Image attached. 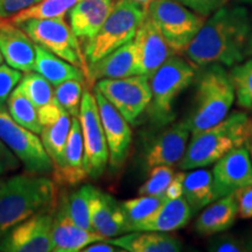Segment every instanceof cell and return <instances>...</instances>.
Instances as JSON below:
<instances>
[{"label": "cell", "mask_w": 252, "mask_h": 252, "mask_svg": "<svg viewBox=\"0 0 252 252\" xmlns=\"http://www.w3.org/2000/svg\"><path fill=\"white\" fill-rule=\"evenodd\" d=\"M55 208L45 209L13 226L0 239V251L50 252L53 251L52 228Z\"/></svg>", "instance_id": "7c38bea8"}, {"label": "cell", "mask_w": 252, "mask_h": 252, "mask_svg": "<svg viewBox=\"0 0 252 252\" xmlns=\"http://www.w3.org/2000/svg\"><path fill=\"white\" fill-rule=\"evenodd\" d=\"M252 138V122L247 113L234 111L217 124L190 135L179 167L184 171L210 166L230 151L248 144Z\"/></svg>", "instance_id": "3957f363"}, {"label": "cell", "mask_w": 252, "mask_h": 252, "mask_svg": "<svg viewBox=\"0 0 252 252\" xmlns=\"http://www.w3.org/2000/svg\"><path fill=\"white\" fill-rule=\"evenodd\" d=\"M78 119L83 135L84 166L88 176L98 179L109 163V147L96 97L89 90L84 91L82 96Z\"/></svg>", "instance_id": "8fae6325"}, {"label": "cell", "mask_w": 252, "mask_h": 252, "mask_svg": "<svg viewBox=\"0 0 252 252\" xmlns=\"http://www.w3.org/2000/svg\"><path fill=\"white\" fill-rule=\"evenodd\" d=\"M208 251L213 252H242L245 251L244 243L228 234H216L208 243Z\"/></svg>", "instance_id": "74e56055"}, {"label": "cell", "mask_w": 252, "mask_h": 252, "mask_svg": "<svg viewBox=\"0 0 252 252\" xmlns=\"http://www.w3.org/2000/svg\"><path fill=\"white\" fill-rule=\"evenodd\" d=\"M165 200V195H160V196L139 195V196L135 198L124 201V202L122 203V208L126 216V220H127L128 224H130L131 231L132 226H133L135 223L147 219L151 214H153L158 208L161 206Z\"/></svg>", "instance_id": "836d02e7"}, {"label": "cell", "mask_w": 252, "mask_h": 252, "mask_svg": "<svg viewBox=\"0 0 252 252\" xmlns=\"http://www.w3.org/2000/svg\"><path fill=\"white\" fill-rule=\"evenodd\" d=\"M2 62H4V58H2L1 52H0V64H2Z\"/></svg>", "instance_id": "681fc988"}, {"label": "cell", "mask_w": 252, "mask_h": 252, "mask_svg": "<svg viewBox=\"0 0 252 252\" xmlns=\"http://www.w3.org/2000/svg\"><path fill=\"white\" fill-rule=\"evenodd\" d=\"M94 89L109 100L130 124H137L149 109L152 99L150 78L145 75H132L123 78L97 81Z\"/></svg>", "instance_id": "30bf717a"}, {"label": "cell", "mask_w": 252, "mask_h": 252, "mask_svg": "<svg viewBox=\"0 0 252 252\" xmlns=\"http://www.w3.org/2000/svg\"><path fill=\"white\" fill-rule=\"evenodd\" d=\"M196 68L181 56L172 55L150 77L152 99L147 109L154 124L163 126L174 121V103L195 78Z\"/></svg>", "instance_id": "5b68a950"}, {"label": "cell", "mask_w": 252, "mask_h": 252, "mask_svg": "<svg viewBox=\"0 0 252 252\" xmlns=\"http://www.w3.org/2000/svg\"><path fill=\"white\" fill-rule=\"evenodd\" d=\"M241 2H247V4H252V0H238Z\"/></svg>", "instance_id": "c3c4849f"}, {"label": "cell", "mask_w": 252, "mask_h": 252, "mask_svg": "<svg viewBox=\"0 0 252 252\" xmlns=\"http://www.w3.org/2000/svg\"><path fill=\"white\" fill-rule=\"evenodd\" d=\"M137 75V52L134 41L125 43L98 61L88 63L84 72L88 87L105 78H123Z\"/></svg>", "instance_id": "7402d4cb"}, {"label": "cell", "mask_w": 252, "mask_h": 252, "mask_svg": "<svg viewBox=\"0 0 252 252\" xmlns=\"http://www.w3.org/2000/svg\"><path fill=\"white\" fill-rule=\"evenodd\" d=\"M198 69L193 108L186 119L191 135L223 121L236 99L234 86L224 65L213 63Z\"/></svg>", "instance_id": "277c9868"}, {"label": "cell", "mask_w": 252, "mask_h": 252, "mask_svg": "<svg viewBox=\"0 0 252 252\" xmlns=\"http://www.w3.org/2000/svg\"><path fill=\"white\" fill-rule=\"evenodd\" d=\"M37 115L41 124V141L52 159L55 171L62 162L63 151L70 131L71 116L56 100L37 109Z\"/></svg>", "instance_id": "e0dca14e"}, {"label": "cell", "mask_w": 252, "mask_h": 252, "mask_svg": "<svg viewBox=\"0 0 252 252\" xmlns=\"http://www.w3.org/2000/svg\"><path fill=\"white\" fill-rule=\"evenodd\" d=\"M105 242L128 252H178L182 243L178 237L161 231H134L117 238H106Z\"/></svg>", "instance_id": "d4e9b609"}, {"label": "cell", "mask_w": 252, "mask_h": 252, "mask_svg": "<svg viewBox=\"0 0 252 252\" xmlns=\"http://www.w3.org/2000/svg\"><path fill=\"white\" fill-rule=\"evenodd\" d=\"M53 251L78 252L91 243L105 241V237L93 230L78 226L69 213L68 195L61 193L58 197L53 217Z\"/></svg>", "instance_id": "5bb4252c"}, {"label": "cell", "mask_w": 252, "mask_h": 252, "mask_svg": "<svg viewBox=\"0 0 252 252\" xmlns=\"http://www.w3.org/2000/svg\"><path fill=\"white\" fill-rule=\"evenodd\" d=\"M186 178V173L179 172L174 173L168 187L165 191V196L168 200H174L184 196V180Z\"/></svg>", "instance_id": "7bdbcfd3"}, {"label": "cell", "mask_w": 252, "mask_h": 252, "mask_svg": "<svg viewBox=\"0 0 252 252\" xmlns=\"http://www.w3.org/2000/svg\"><path fill=\"white\" fill-rule=\"evenodd\" d=\"M252 23L244 6H224L204 21L186 48L185 54L195 68L219 63L234 67L247 58Z\"/></svg>", "instance_id": "6da1fadb"}, {"label": "cell", "mask_w": 252, "mask_h": 252, "mask_svg": "<svg viewBox=\"0 0 252 252\" xmlns=\"http://www.w3.org/2000/svg\"><path fill=\"white\" fill-rule=\"evenodd\" d=\"M119 0H81L69 11L70 27L82 43L89 42L98 33Z\"/></svg>", "instance_id": "44dd1931"}, {"label": "cell", "mask_w": 252, "mask_h": 252, "mask_svg": "<svg viewBox=\"0 0 252 252\" xmlns=\"http://www.w3.org/2000/svg\"><path fill=\"white\" fill-rule=\"evenodd\" d=\"M19 158L8 149V146L0 139V179L9 172H14L20 167Z\"/></svg>", "instance_id": "60d3db41"}, {"label": "cell", "mask_w": 252, "mask_h": 252, "mask_svg": "<svg viewBox=\"0 0 252 252\" xmlns=\"http://www.w3.org/2000/svg\"><path fill=\"white\" fill-rule=\"evenodd\" d=\"M190 130L186 121L175 123L152 137L145 146L143 165L146 171L156 166L179 165L187 150Z\"/></svg>", "instance_id": "4fadbf2b"}, {"label": "cell", "mask_w": 252, "mask_h": 252, "mask_svg": "<svg viewBox=\"0 0 252 252\" xmlns=\"http://www.w3.org/2000/svg\"><path fill=\"white\" fill-rule=\"evenodd\" d=\"M54 88V97L59 105L71 117H78L84 93V81L68 80Z\"/></svg>", "instance_id": "e575fe53"}, {"label": "cell", "mask_w": 252, "mask_h": 252, "mask_svg": "<svg viewBox=\"0 0 252 252\" xmlns=\"http://www.w3.org/2000/svg\"><path fill=\"white\" fill-rule=\"evenodd\" d=\"M53 174L56 184L67 186H76L87 179L83 135L78 117H71L70 131L63 151L62 162L59 168L53 172Z\"/></svg>", "instance_id": "603a6c76"}, {"label": "cell", "mask_w": 252, "mask_h": 252, "mask_svg": "<svg viewBox=\"0 0 252 252\" xmlns=\"http://www.w3.org/2000/svg\"><path fill=\"white\" fill-rule=\"evenodd\" d=\"M41 0H0V18L8 19Z\"/></svg>", "instance_id": "b9f144b4"}, {"label": "cell", "mask_w": 252, "mask_h": 252, "mask_svg": "<svg viewBox=\"0 0 252 252\" xmlns=\"http://www.w3.org/2000/svg\"><path fill=\"white\" fill-rule=\"evenodd\" d=\"M184 197L193 213L203 209L204 207L209 206L210 203L220 198L214 184L213 173L204 167H201L186 174L184 180Z\"/></svg>", "instance_id": "83f0119b"}, {"label": "cell", "mask_w": 252, "mask_h": 252, "mask_svg": "<svg viewBox=\"0 0 252 252\" xmlns=\"http://www.w3.org/2000/svg\"><path fill=\"white\" fill-rule=\"evenodd\" d=\"M98 105L99 117L109 147V163L112 168H119L124 163L130 150L132 131L130 123L123 117L111 103L98 90L94 89Z\"/></svg>", "instance_id": "9a60e30c"}, {"label": "cell", "mask_w": 252, "mask_h": 252, "mask_svg": "<svg viewBox=\"0 0 252 252\" xmlns=\"http://www.w3.org/2000/svg\"><path fill=\"white\" fill-rule=\"evenodd\" d=\"M8 112L11 117L18 124L28 128L34 133H41V124L37 115L36 106L32 103V100L26 96L20 86L14 88L7 99Z\"/></svg>", "instance_id": "f1b7e54d"}, {"label": "cell", "mask_w": 252, "mask_h": 252, "mask_svg": "<svg viewBox=\"0 0 252 252\" xmlns=\"http://www.w3.org/2000/svg\"><path fill=\"white\" fill-rule=\"evenodd\" d=\"M238 207V216L241 219L252 217V184L244 186L234 191Z\"/></svg>", "instance_id": "ab89813d"}, {"label": "cell", "mask_w": 252, "mask_h": 252, "mask_svg": "<svg viewBox=\"0 0 252 252\" xmlns=\"http://www.w3.org/2000/svg\"><path fill=\"white\" fill-rule=\"evenodd\" d=\"M239 108L252 109V58L231 67L229 71Z\"/></svg>", "instance_id": "1f68e13d"}, {"label": "cell", "mask_w": 252, "mask_h": 252, "mask_svg": "<svg viewBox=\"0 0 252 252\" xmlns=\"http://www.w3.org/2000/svg\"><path fill=\"white\" fill-rule=\"evenodd\" d=\"M23 76V71L8 64H0V109L6 108L9 94L20 83Z\"/></svg>", "instance_id": "8d00e7d4"}, {"label": "cell", "mask_w": 252, "mask_h": 252, "mask_svg": "<svg viewBox=\"0 0 252 252\" xmlns=\"http://www.w3.org/2000/svg\"><path fill=\"white\" fill-rule=\"evenodd\" d=\"M173 175H174V169L171 166L160 165L153 167L150 169L149 179L138 189V194L152 195V196L165 195Z\"/></svg>", "instance_id": "d590c367"}, {"label": "cell", "mask_w": 252, "mask_h": 252, "mask_svg": "<svg viewBox=\"0 0 252 252\" xmlns=\"http://www.w3.org/2000/svg\"><path fill=\"white\" fill-rule=\"evenodd\" d=\"M191 216L193 210L184 196L174 200L166 198L147 219L135 223L132 226V231H175L187 225Z\"/></svg>", "instance_id": "cb8c5ba5"}, {"label": "cell", "mask_w": 252, "mask_h": 252, "mask_svg": "<svg viewBox=\"0 0 252 252\" xmlns=\"http://www.w3.org/2000/svg\"><path fill=\"white\" fill-rule=\"evenodd\" d=\"M134 1L138 2V4H140L141 6H144V7L147 9V7H149V5L153 1V0H134Z\"/></svg>", "instance_id": "f6af8a7d"}, {"label": "cell", "mask_w": 252, "mask_h": 252, "mask_svg": "<svg viewBox=\"0 0 252 252\" xmlns=\"http://www.w3.org/2000/svg\"><path fill=\"white\" fill-rule=\"evenodd\" d=\"M83 252H115L117 251L115 249V245L110 244L105 241H98L94 242L88 245L82 250Z\"/></svg>", "instance_id": "ee69618b"}, {"label": "cell", "mask_w": 252, "mask_h": 252, "mask_svg": "<svg viewBox=\"0 0 252 252\" xmlns=\"http://www.w3.org/2000/svg\"><path fill=\"white\" fill-rule=\"evenodd\" d=\"M90 222L94 231L105 238L117 237L131 231L122 203L97 188H94L90 200Z\"/></svg>", "instance_id": "ffe728a7"}, {"label": "cell", "mask_w": 252, "mask_h": 252, "mask_svg": "<svg viewBox=\"0 0 252 252\" xmlns=\"http://www.w3.org/2000/svg\"><path fill=\"white\" fill-rule=\"evenodd\" d=\"M247 56L252 58V35L250 37V40H249L248 46H247Z\"/></svg>", "instance_id": "bcb514c9"}, {"label": "cell", "mask_w": 252, "mask_h": 252, "mask_svg": "<svg viewBox=\"0 0 252 252\" xmlns=\"http://www.w3.org/2000/svg\"><path fill=\"white\" fill-rule=\"evenodd\" d=\"M245 251H252V237L249 239L247 243H244Z\"/></svg>", "instance_id": "7dc6e473"}, {"label": "cell", "mask_w": 252, "mask_h": 252, "mask_svg": "<svg viewBox=\"0 0 252 252\" xmlns=\"http://www.w3.org/2000/svg\"><path fill=\"white\" fill-rule=\"evenodd\" d=\"M19 86L32 100V103L36 106V109L42 108L55 100L53 84L49 83L45 77L41 76L39 72H26L21 78Z\"/></svg>", "instance_id": "4dcf8cb0"}, {"label": "cell", "mask_w": 252, "mask_h": 252, "mask_svg": "<svg viewBox=\"0 0 252 252\" xmlns=\"http://www.w3.org/2000/svg\"><path fill=\"white\" fill-rule=\"evenodd\" d=\"M36 45L46 48L71 64L87 70L82 45L64 18L31 19L19 25Z\"/></svg>", "instance_id": "ba28073f"}, {"label": "cell", "mask_w": 252, "mask_h": 252, "mask_svg": "<svg viewBox=\"0 0 252 252\" xmlns=\"http://www.w3.org/2000/svg\"><path fill=\"white\" fill-rule=\"evenodd\" d=\"M147 15L174 53L185 52L206 21L178 0H153L147 7Z\"/></svg>", "instance_id": "52a82bcc"}, {"label": "cell", "mask_w": 252, "mask_h": 252, "mask_svg": "<svg viewBox=\"0 0 252 252\" xmlns=\"http://www.w3.org/2000/svg\"><path fill=\"white\" fill-rule=\"evenodd\" d=\"M251 122H252V118H251Z\"/></svg>", "instance_id": "816d5d0a"}, {"label": "cell", "mask_w": 252, "mask_h": 252, "mask_svg": "<svg viewBox=\"0 0 252 252\" xmlns=\"http://www.w3.org/2000/svg\"><path fill=\"white\" fill-rule=\"evenodd\" d=\"M133 41L137 52V75L150 78L167 59L175 54L149 15L138 28Z\"/></svg>", "instance_id": "2e32d148"}, {"label": "cell", "mask_w": 252, "mask_h": 252, "mask_svg": "<svg viewBox=\"0 0 252 252\" xmlns=\"http://www.w3.org/2000/svg\"><path fill=\"white\" fill-rule=\"evenodd\" d=\"M250 157H251V161H252V145H251V147H250Z\"/></svg>", "instance_id": "f907efd6"}, {"label": "cell", "mask_w": 252, "mask_h": 252, "mask_svg": "<svg viewBox=\"0 0 252 252\" xmlns=\"http://www.w3.org/2000/svg\"><path fill=\"white\" fill-rule=\"evenodd\" d=\"M0 139L19 158L31 174H52L53 161L36 133L18 124L8 110L0 109Z\"/></svg>", "instance_id": "9c48e42d"}, {"label": "cell", "mask_w": 252, "mask_h": 252, "mask_svg": "<svg viewBox=\"0 0 252 252\" xmlns=\"http://www.w3.org/2000/svg\"><path fill=\"white\" fill-rule=\"evenodd\" d=\"M81 0H41L31 7L8 18L15 25H21L31 19H54L64 18L67 12L70 11Z\"/></svg>", "instance_id": "f546056e"}, {"label": "cell", "mask_w": 252, "mask_h": 252, "mask_svg": "<svg viewBox=\"0 0 252 252\" xmlns=\"http://www.w3.org/2000/svg\"><path fill=\"white\" fill-rule=\"evenodd\" d=\"M58 203L54 180L37 174H19L0 179V239L34 214Z\"/></svg>", "instance_id": "7a4b0ae2"}, {"label": "cell", "mask_w": 252, "mask_h": 252, "mask_svg": "<svg viewBox=\"0 0 252 252\" xmlns=\"http://www.w3.org/2000/svg\"><path fill=\"white\" fill-rule=\"evenodd\" d=\"M0 52L9 67L23 72L34 71L35 42L8 19L0 18Z\"/></svg>", "instance_id": "d6986e66"}, {"label": "cell", "mask_w": 252, "mask_h": 252, "mask_svg": "<svg viewBox=\"0 0 252 252\" xmlns=\"http://www.w3.org/2000/svg\"><path fill=\"white\" fill-rule=\"evenodd\" d=\"M237 216L238 207L235 194L224 195L210 203L197 217L195 230L203 237L224 232L234 224Z\"/></svg>", "instance_id": "484cf974"}, {"label": "cell", "mask_w": 252, "mask_h": 252, "mask_svg": "<svg viewBox=\"0 0 252 252\" xmlns=\"http://www.w3.org/2000/svg\"><path fill=\"white\" fill-rule=\"evenodd\" d=\"M178 1H180L186 7L194 11L198 15L207 18L219 11L220 8L224 7L229 0H178Z\"/></svg>", "instance_id": "f35d334b"}, {"label": "cell", "mask_w": 252, "mask_h": 252, "mask_svg": "<svg viewBox=\"0 0 252 252\" xmlns=\"http://www.w3.org/2000/svg\"><path fill=\"white\" fill-rule=\"evenodd\" d=\"M94 190V186L83 185L68 195V208L72 220L78 226L88 230H93L90 222V200Z\"/></svg>", "instance_id": "d6a6232c"}, {"label": "cell", "mask_w": 252, "mask_h": 252, "mask_svg": "<svg viewBox=\"0 0 252 252\" xmlns=\"http://www.w3.org/2000/svg\"><path fill=\"white\" fill-rule=\"evenodd\" d=\"M212 173L219 197L251 185L252 161L250 152L245 146L230 151L217 160Z\"/></svg>", "instance_id": "ac0fdd59"}, {"label": "cell", "mask_w": 252, "mask_h": 252, "mask_svg": "<svg viewBox=\"0 0 252 252\" xmlns=\"http://www.w3.org/2000/svg\"><path fill=\"white\" fill-rule=\"evenodd\" d=\"M146 17L147 9L134 0H119L98 33L84 47L87 65L133 40Z\"/></svg>", "instance_id": "8992f818"}, {"label": "cell", "mask_w": 252, "mask_h": 252, "mask_svg": "<svg viewBox=\"0 0 252 252\" xmlns=\"http://www.w3.org/2000/svg\"><path fill=\"white\" fill-rule=\"evenodd\" d=\"M35 48L36 59L34 71L39 72L41 76H43L49 83L53 84V87L68 80H81L86 82V76L81 68L59 58L58 55L53 54L52 52L36 43Z\"/></svg>", "instance_id": "4316f807"}]
</instances>
